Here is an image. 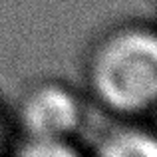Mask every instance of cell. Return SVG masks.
<instances>
[{"label":"cell","instance_id":"cell-1","mask_svg":"<svg viewBox=\"0 0 157 157\" xmlns=\"http://www.w3.org/2000/svg\"><path fill=\"white\" fill-rule=\"evenodd\" d=\"M101 96L119 109L147 105L157 90V46L153 36H119L104 50L96 70Z\"/></svg>","mask_w":157,"mask_h":157},{"label":"cell","instance_id":"cell-2","mask_svg":"<svg viewBox=\"0 0 157 157\" xmlns=\"http://www.w3.org/2000/svg\"><path fill=\"white\" fill-rule=\"evenodd\" d=\"M24 123L34 139L62 141L78 123V104L64 90L46 88L28 100L24 107Z\"/></svg>","mask_w":157,"mask_h":157},{"label":"cell","instance_id":"cell-3","mask_svg":"<svg viewBox=\"0 0 157 157\" xmlns=\"http://www.w3.org/2000/svg\"><path fill=\"white\" fill-rule=\"evenodd\" d=\"M105 153L107 155H121V157L155 155V145L149 137H143V135H137V133H127V135H121V137L107 143Z\"/></svg>","mask_w":157,"mask_h":157}]
</instances>
